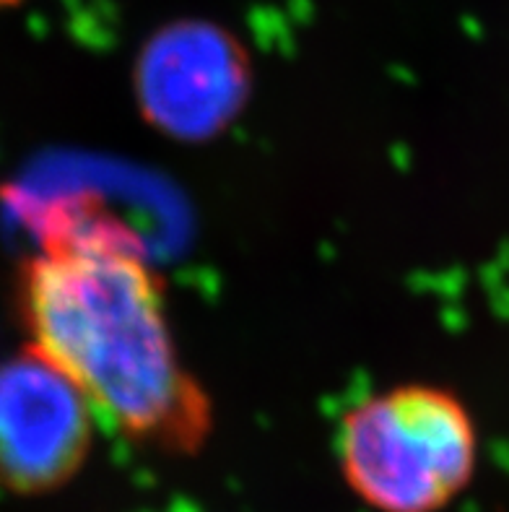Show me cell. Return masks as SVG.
<instances>
[{"instance_id": "3957f363", "label": "cell", "mask_w": 509, "mask_h": 512, "mask_svg": "<svg viewBox=\"0 0 509 512\" xmlns=\"http://www.w3.org/2000/svg\"><path fill=\"white\" fill-rule=\"evenodd\" d=\"M97 427L81 388L32 346L0 362V489L34 497L71 484Z\"/></svg>"}, {"instance_id": "5b68a950", "label": "cell", "mask_w": 509, "mask_h": 512, "mask_svg": "<svg viewBox=\"0 0 509 512\" xmlns=\"http://www.w3.org/2000/svg\"><path fill=\"white\" fill-rule=\"evenodd\" d=\"M26 3V0H0V11H8V8H16Z\"/></svg>"}, {"instance_id": "277c9868", "label": "cell", "mask_w": 509, "mask_h": 512, "mask_svg": "<svg viewBox=\"0 0 509 512\" xmlns=\"http://www.w3.org/2000/svg\"><path fill=\"white\" fill-rule=\"evenodd\" d=\"M247 55L206 21L169 24L143 47L136 94L143 115L177 138H206L232 123L247 94Z\"/></svg>"}, {"instance_id": "6da1fadb", "label": "cell", "mask_w": 509, "mask_h": 512, "mask_svg": "<svg viewBox=\"0 0 509 512\" xmlns=\"http://www.w3.org/2000/svg\"><path fill=\"white\" fill-rule=\"evenodd\" d=\"M19 312L29 346L117 435L167 455L206 445L211 396L182 359L162 276L123 221H52L21 268Z\"/></svg>"}, {"instance_id": "7a4b0ae2", "label": "cell", "mask_w": 509, "mask_h": 512, "mask_svg": "<svg viewBox=\"0 0 509 512\" xmlns=\"http://www.w3.org/2000/svg\"><path fill=\"white\" fill-rule=\"evenodd\" d=\"M336 453L346 487L374 512H442L476 474L478 432L455 393L406 383L354 403Z\"/></svg>"}]
</instances>
